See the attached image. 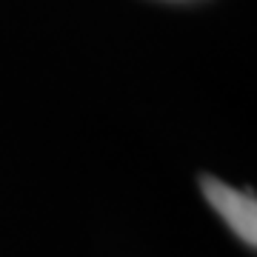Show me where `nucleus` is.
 I'll list each match as a JSON object with an SVG mask.
<instances>
[{
  "mask_svg": "<svg viewBox=\"0 0 257 257\" xmlns=\"http://www.w3.org/2000/svg\"><path fill=\"white\" fill-rule=\"evenodd\" d=\"M203 194H206V200L211 203V209L237 231V237L246 240L248 246H254L257 243L254 194L237 192V189H231V186H226L223 180H214V177H203Z\"/></svg>",
  "mask_w": 257,
  "mask_h": 257,
  "instance_id": "obj_1",
  "label": "nucleus"
}]
</instances>
